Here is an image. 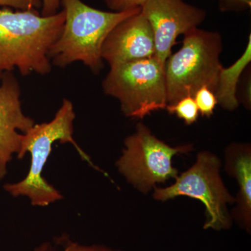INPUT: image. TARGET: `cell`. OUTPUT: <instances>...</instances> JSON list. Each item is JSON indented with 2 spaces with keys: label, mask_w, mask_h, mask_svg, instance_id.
<instances>
[{
  "label": "cell",
  "mask_w": 251,
  "mask_h": 251,
  "mask_svg": "<svg viewBox=\"0 0 251 251\" xmlns=\"http://www.w3.org/2000/svg\"><path fill=\"white\" fill-rule=\"evenodd\" d=\"M65 21L64 10L42 16L36 9H0V80L17 69L22 75H46L52 64L49 51L58 39Z\"/></svg>",
  "instance_id": "cell-1"
},
{
  "label": "cell",
  "mask_w": 251,
  "mask_h": 251,
  "mask_svg": "<svg viewBox=\"0 0 251 251\" xmlns=\"http://www.w3.org/2000/svg\"><path fill=\"white\" fill-rule=\"evenodd\" d=\"M60 3L65 21L60 35L49 51L51 64L64 68L81 62L96 74L103 69L102 48L110 31L141 10L137 7L120 12L104 11L82 0H60Z\"/></svg>",
  "instance_id": "cell-2"
},
{
  "label": "cell",
  "mask_w": 251,
  "mask_h": 251,
  "mask_svg": "<svg viewBox=\"0 0 251 251\" xmlns=\"http://www.w3.org/2000/svg\"><path fill=\"white\" fill-rule=\"evenodd\" d=\"M75 117L72 102L64 99L52 120L39 125L35 124L27 133L22 135L18 158H23L26 153H30V169L22 181L5 185L4 189L11 196H26L31 200L32 205L39 206H48L62 199V194L43 177V170L52 152V145L57 141L72 143L81 157L90 163L89 157L73 138Z\"/></svg>",
  "instance_id": "cell-3"
},
{
  "label": "cell",
  "mask_w": 251,
  "mask_h": 251,
  "mask_svg": "<svg viewBox=\"0 0 251 251\" xmlns=\"http://www.w3.org/2000/svg\"><path fill=\"white\" fill-rule=\"evenodd\" d=\"M184 35L181 49L165 63L168 105L184 97H194L203 87L215 93L223 67L219 33L196 27Z\"/></svg>",
  "instance_id": "cell-4"
},
{
  "label": "cell",
  "mask_w": 251,
  "mask_h": 251,
  "mask_svg": "<svg viewBox=\"0 0 251 251\" xmlns=\"http://www.w3.org/2000/svg\"><path fill=\"white\" fill-rule=\"evenodd\" d=\"M102 88L131 118L143 119L168 105L165 64L156 56L112 66Z\"/></svg>",
  "instance_id": "cell-5"
},
{
  "label": "cell",
  "mask_w": 251,
  "mask_h": 251,
  "mask_svg": "<svg viewBox=\"0 0 251 251\" xmlns=\"http://www.w3.org/2000/svg\"><path fill=\"white\" fill-rule=\"evenodd\" d=\"M219 168L220 162L215 156L208 152L200 153L196 163L176 176L174 184L165 188H155L153 198L159 201L181 196L196 198L206 207L208 220L204 229L228 228L230 222L226 206L233 202L234 199L225 187Z\"/></svg>",
  "instance_id": "cell-6"
},
{
  "label": "cell",
  "mask_w": 251,
  "mask_h": 251,
  "mask_svg": "<svg viewBox=\"0 0 251 251\" xmlns=\"http://www.w3.org/2000/svg\"><path fill=\"white\" fill-rule=\"evenodd\" d=\"M125 147L117 166L130 184L143 192L150 191L156 183L176 179L178 172L172 164L173 156L192 148L191 145L171 148L141 123L125 140Z\"/></svg>",
  "instance_id": "cell-7"
},
{
  "label": "cell",
  "mask_w": 251,
  "mask_h": 251,
  "mask_svg": "<svg viewBox=\"0 0 251 251\" xmlns=\"http://www.w3.org/2000/svg\"><path fill=\"white\" fill-rule=\"evenodd\" d=\"M141 12L153 31L155 56L163 64L171 55L178 36L198 27L206 16L204 9L184 0H147Z\"/></svg>",
  "instance_id": "cell-8"
},
{
  "label": "cell",
  "mask_w": 251,
  "mask_h": 251,
  "mask_svg": "<svg viewBox=\"0 0 251 251\" xmlns=\"http://www.w3.org/2000/svg\"><path fill=\"white\" fill-rule=\"evenodd\" d=\"M0 84V181L7 173L13 154L21 150L22 135L35 125L21 107V91L12 72L4 73Z\"/></svg>",
  "instance_id": "cell-9"
},
{
  "label": "cell",
  "mask_w": 251,
  "mask_h": 251,
  "mask_svg": "<svg viewBox=\"0 0 251 251\" xmlns=\"http://www.w3.org/2000/svg\"><path fill=\"white\" fill-rule=\"evenodd\" d=\"M155 52L152 29L140 10L110 31L103 43L102 58L112 67L150 58L155 56Z\"/></svg>",
  "instance_id": "cell-10"
},
{
  "label": "cell",
  "mask_w": 251,
  "mask_h": 251,
  "mask_svg": "<svg viewBox=\"0 0 251 251\" xmlns=\"http://www.w3.org/2000/svg\"><path fill=\"white\" fill-rule=\"evenodd\" d=\"M229 168L239 185L241 215L250 224L251 209V157L249 147L235 145L228 150Z\"/></svg>",
  "instance_id": "cell-11"
},
{
  "label": "cell",
  "mask_w": 251,
  "mask_h": 251,
  "mask_svg": "<svg viewBox=\"0 0 251 251\" xmlns=\"http://www.w3.org/2000/svg\"><path fill=\"white\" fill-rule=\"evenodd\" d=\"M251 36L242 55L227 68L222 67L220 72L219 82L215 92L218 103L223 108L234 110L239 106L237 97L238 84L243 72L251 61Z\"/></svg>",
  "instance_id": "cell-12"
},
{
  "label": "cell",
  "mask_w": 251,
  "mask_h": 251,
  "mask_svg": "<svg viewBox=\"0 0 251 251\" xmlns=\"http://www.w3.org/2000/svg\"><path fill=\"white\" fill-rule=\"evenodd\" d=\"M166 109L169 113L175 114L188 125L197 121L199 115V110L193 97H184L175 105H168Z\"/></svg>",
  "instance_id": "cell-13"
},
{
  "label": "cell",
  "mask_w": 251,
  "mask_h": 251,
  "mask_svg": "<svg viewBox=\"0 0 251 251\" xmlns=\"http://www.w3.org/2000/svg\"><path fill=\"white\" fill-rule=\"evenodd\" d=\"M57 244L61 246L62 250L61 251H119L112 250L109 248L102 246H84L78 243L74 242L69 239L67 236H62L57 239ZM35 251H56L54 250L49 243H45L40 247L36 248Z\"/></svg>",
  "instance_id": "cell-14"
},
{
  "label": "cell",
  "mask_w": 251,
  "mask_h": 251,
  "mask_svg": "<svg viewBox=\"0 0 251 251\" xmlns=\"http://www.w3.org/2000/svg\"><path fill=\"white\" fill-rule=\"evenodd\" d=\"M195 101L202 116L209 117L214 113V109L218 104L215 94L208 87H203L196 92Z\"/></svg>",
  "instance_id": "cell-15"
},
{
  "label": "cell",
  "mask_w": 251,
  "mask_h": 251,
  "mask_svg": "<svg viewBox=\"0 0 251 251\" xmlns=\"http://www.w3.org/2000/svg\"><path fill=\"white\" fill-rule=\"evenodd\" d=\"M147 0H104L109 9L115 12L141 7Z\"/></svg>",
  "instance_id": "cell-16"
},
{
  "label": "cell",
  "mask_w": 251,
  "mask_h": 251,
  "mask_svg": "<svg viewBox=\"0 0 251 251\" xmlns=\"http://www.w3.org/2000/svg\"><path fill=\"white\" fill-rule=\"evenodd\" d=\"M0 6L18 10H32L41 8V0H0Z\"/></svg>",
  "instance_id": "cell-17"
},
{
  "label": "cell",
  "mask_w": 251,
  "mask_h": 251,
  "mask_svg": "<svg viewBox=\"0 0 251 251\" xmlns=\"http://www.w3.org/2000/svg\"><path fill=\"white\" fill-rule=\"evenodd\" d=\"M219 5L223 11H241L251 7V0H219Z\"/></svg>",
  "instance_id": "cell-18"
},
{
  "label": "cell",
  "mask_w": 251,
  "mask_h": 251,
  "mask_svg": "<svg viewBox=\"0 0 251 251\" xmlns=\"http://www.w3.org/2000/svg\"><path fill=\"white\" fill-rule=\"evenodd\" d=\"M41 12L44 16H52L58 11L60 6V0H41Z\"/></svg>",
  "instance_id": "cell-19"
},
{
  "label": "cell",
  "mask_w": 251,
  "mask_h": 251,
  "mask_svg": "<svg viewBox=\"0 0 251 251\" xmlns=\"http://www.w3.org/2000/svg\"><path fill=\"white\" fill-rule=\"evenodd\" d=\"M245 83L244 87H243V94L244 96V103L247 104V105H251V78L249 77L245 80Z\"/></svg>",
  "instance_id": "cell-20"
}]
</instances>
